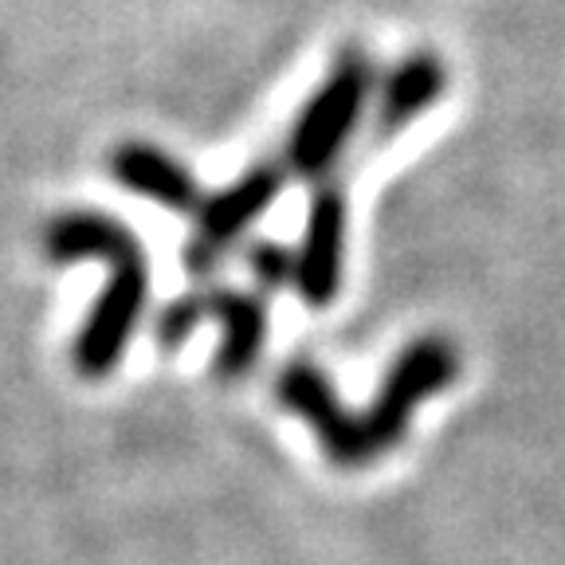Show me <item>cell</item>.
Here are the masks:
<instances>
[{
    "instance_id": "6da1fadb",
    "label": "cell",
    "mask_w": 565,
    "mask_h": 565,
    "mask_svg": "<svg viewBox=\"0 0 565 565\" xmlns=\"http://www.w3.org/2000/svg\"><path fill=\"white\" fill-rule=\"evenodd\" d=\"M459 377V350L448 338H416L413 345L401 350V358L388 365L385 385L370 413H350L338 401L334 385L318 365L291 362L275 381V393L295 416L315 428L318 444L334 459L338 468H362L381 459L388 448H397L401 436L416 416V405Z\"/></svg>"
},
{
    "instance_id": "7a4b0ae2",
    "label": "cell",
    "mask_w": 565,
    "mask_h": 565,
    "mask_svg": "<svg viewBox=\"0 0 565 565\" xmlns=\"http://www.w3.org/2000/svg\"><path fill=\"white\" fill-rule=\"evenodd\" d=\"M44 252L52 264H95L110 267V282L95 299L79 338H75V365L83 377H106L122 362L126 345L146 310L150 295V267L141 252L138 236L130 228L106 216V212H63L47 224Z\"/></svg>"
},
{
    "instance_id": "3957f363",
    "label": "cell",
    "mask_w": 565,
    "mask_h": 565,
    "mask_svg": "<svg viewBox=\"0 0 565 565\" xmlns=\"http://www.w3.org/2000/svg\"><path fill=\"white\" fill-rule=\"evenodd\" d=\"M373 90V63L362 52L338 55L327 83L302 106L299 122L287 138V169L299 177H327L330 166L342 158V146L353 138L362 110Z\"/></svg>"
},
{
    "instance_id": "277c9868",
    "label": "cell",
    "mask_w": 565,
    "mask_h": 565,
    "mask_svg": "<svg viewBox=\"0 0 565 565\" xmlns=\"http://www.w3.org/2000/svg\"><path fill=\"white\" fill-rule=\"evenodd\" d=\"M282 189V161H259L244 177H236L228 189L212 193L196 209V232L185 244V271L209 275L221 264V256L244 236L252 224L271 209V201Z\"/></svg>"
},
{
    "instance_id": "5b68a950",
    "label": "cell",
    "mask_w": 565,
    "mask_h": 565,
    "mask_svg": "<svg viewBox=\"0 0 565 565\" xmlns=\"http://www.w3.org/2000/svg\"><path fill=\"white\" fill-rule=\"evenodd\" d=\"M345 228V189L338 177H330L315 189L307 232L295 252V291L307 307H327L342 291Z\"/></svg>"
},
{
    "instance_id": "8992f818",
    "label": "cell",
    "mask_w": 565,
    "mask_h": 565,
    "mask_svg": "<svg viewBox=\"0 0 565 565\" xmlns=\"http://www.w3.org/2000/svg\"><path fill=\"white\" fill-rule=\"evenodd\" d=\"M196 310L201 322L212 318L221 327V350H216V377L239 381L244 373L256 370L259 353H264L267 338V310L264 299L236 287H212V291H196Z\"/></svg>"
},
{
    "instance_id": "52a82bcc",
    "label": "cell",
    "mask_w": 565,
    "mask_h": 565,
    "mask_svg": "<svg viewBox=\"0 0 565 565\" xmlns=\"http://www.w3.org/2000/svg\"><path fill=\"white\" fill-rule=\"evenodd\" d=\"M110 173H115L118 185H126L130 193L146 196V201L161 204L169 212H196L204 201L201 185L193 181L185 166L177 158H169L158 146H146V141H126L118 146L115 158H110Z\"/></svg>"
},
{
    "instance_id": "ba28073f",
    "label": "cell",
    "mask_w": 565,
    "mask_h": 565,
    "mask_svg": "<svg viewBox=\"0 0 565 565\" xmlns=\"http://www.w3.org/2000/svg\"><path fill=\"white\" fill-rule=\"evenodd\" d=\"M448 87V67L444 60L428 52H416L408 60H401L388 71L385 87L377 98V122H373V141L385 146L388 138H397L401 130L413 126V118H420L436 98Z\"/></svg>"
},
{
    "instance_id": "9c48e42d",
    "label": "cell",
    "mask_w": 565,
    "mask_h": 565,
    "mask_svg": "<svg viewBox=\"0 0 565 565\" xmlns=\"http://www.w3.org/2000/svg\"><path fill=\"white\" fill-rule=\"evenodd\" d=\"M247 267L256 275L259 287L275 291V287H295V252L279 244H256L247 252Z\"/></svg>"
}]
</instances>
